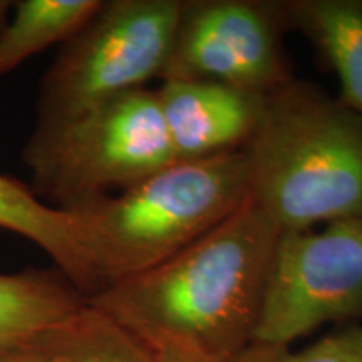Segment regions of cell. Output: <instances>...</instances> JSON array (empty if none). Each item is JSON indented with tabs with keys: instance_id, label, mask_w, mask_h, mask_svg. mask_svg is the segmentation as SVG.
I'll return each mask as SVG.
<instances>
[{
	"instance_id": "2e32d148",
	"label": "cell",
	"mask_w": 362,
	"mask_h": 362,
	"mask_svg": "<svg viewBox=\"0 0 362 362\" xmlns=\"http://www.w3.org/2000/svg\"><path fill=\"white\" fill-rule=\"evenodd\" d=\"M155 362H205L200 357L178 349L155 351Z\"/></svg>"
},
{
	"instance_id": "3957f363",
	"label": "cell",
	"mask_w": 362,
	"mask_h": 362,
	"mask_svg": "<svg viewBox=\"0 0 362 362\" xmlns=\"http://www.w3.org/2000/svg\"><path fill=\"white\" fill-rule=\"evenodd\" d=\"M248 200L247 158L235 151L175 161L123 192L66 210L78 226L98 293L171 259Z\"/></svg>"
},
{
	"instance_id": "ba28073f",
	"label": "cell",
	"mask_w": 362,
	"mask_h": 362,
	"mask_svg": "<svg viewBox=\"0 0 362 362\" xmlns=\"http://www.w3.org/2000/svg\"><path fill=\"white\" fill-rule=\"evenodd\" d=\"M155 90L176 161L243 151L259 128L267 99L214 81L165 79Z\"/></svg>"
},
{
	"instance_id": "6da1fadb",
	"label": "cell",
	"mask_w": 362,
	"mask_h": 362,
	"mask_svg": "<svg viewBox=\"0 0 362 362\" xmlns=\"http://www.w3.org/2000/svg\"><path fill=\"white\" fill-rule=\"evenodd\" d=\"M279 233L248 200L171 259L86 300L153 352L232 362L255 337Z\"/></svg>"
},
{
	"instance_id": "52a82bcc",
	"label": "cell",
	"mask_w": 362,
	"mask_h": 362,
	"mask_svg": "<svg viewBox=\"0 0 362 362\" xmlns=\"http://www.w3.org/2000/svg\"><path fill=\"white\" fill-rule=\"evenodd\" d=\"M282 0H181L161 81H214L270 94L293 76Z\"/></svg>"
},
{
	"instance_id": "7a4b0ae2",
	"label": "cell",
	"mask_w": 362,
	"mask_h": 362,
	"mask_svg": "<svg viewBox=\"0 0 362 362\" xmlns=\"http://www.w3.org/2000/svg\"><path fill=\"white\" fill-rule=\"evenodd\" d=\"M250 200L280 232L362 220V115L292 78L243 148Z\"/></svg>"
},
{
	"instance_id": "277c9868",
	"label": "cell",
	"mask_w": 362,
	"mask_h": 362,
	"mask_svg": "<svg viewBox=\"0 0 362 362\" xmlns=\"http://www.w3.org/2000/svg\"><path fill=\"white\" fill-rule=\"evenodd\" d=\"M22 160L35 197L66 210L123 192L173 165L176 158L156 90L141 88L56 128L34 129Z\"/></svg>"
},
{
	"instance_id": "9c48e42d",
	"label": "cell",
	"mask_w": 362,
	"mask_h": 362,
	"mask_svg": "<svg viewBox=\"0 0 362 362\" xmlns=\"http://www.w3.org/2000/svg\"><path fill=\"white\" fill-rule=\"evenodd\" d=\"M282 11L336 72L339 101L362 115V0H282Z\"/></svg>"
},
{
	"instance_id": "7c38bea8",
	"label": "cell",
	"mask_w": 362,
	"mask_h": 362,
	"mask_svg": "<svg viewBox=\"0 0 362 362\" xmlns=\"http://www.w3.org/2000/svg\"><path fill=\"white\" fill-rule=\"evenodd\" d=\"M103 0H17L0 33V78L54 44H64L94 16Z\"/></svg>"
},
{
	"instance_id": "9a60e30c",
	"label": "cell",
	"mask_w": 362,
	"mask_h": 362,
	"mask_svg": "<svg viewBox=\"0 0 362 362\" xmlns=\"http://www.w3.org/2000/svg\"><path fill=\"white\" fill-rule=\"evenodd\" d=\"M56 327L30 341L0 349V362H59L56 344H54Z\"/></svg>"
},
{
	"instance_id": "e0dca14e",
	"label": "cell",
	"mask_w": 362,
	"mask_h": 362,
	"mask_svg": "<svg viewBox=\"0 0 362 362\" xmlns=\"http://www.w3.org/2000/svg\"><path fill=\"white\" fill-rule=\"evenodd\" d=\"M13 2L12 0H0V33L6 27L7 21H8V12L12 11Z\"/></svg>"
},
{
	"instance_id": "8992f818",
	"label": "cell",
	"mask_w": 362,
	"mask_h": 362,
	"mask_svg": "<svg viewBox=\"0 0 362 362\" xmlns=\"http://www.w3.org/2000/svg\"><path fill=\"white\" fill-rule=\"evenodd\" d=\"M362 322V220L280 232L253 341L291 346L327 324Z\"/></svg>"
},
{
	"instance_id": "5bb4252c",
	"label": "cell",
	"mask_w": 362,
	"mask_h": 362,
	"mask_svg": "<svg viewBox=\"0 0 362 362\" xmlns=\"http://www.w3.org/2000/svg\"><path fill=\"white\" fill-rule=\"evenodd\" d=\"M232 362H362V322L344 325L300 351L253 341Z\"/></svg>"
},
{
	"instance_id": "5b68a950",
	"label": "cell",
	"mask_w": 362,
	"mask_h": 362,
	"mask_svg": "<svg viewBox=\"0 0 362 362\" xmlns=\"http://www.w3.org/2000/svg\"><path fill=\"white\" fill-rule=\"evenodd\" d=\"M181 0H103L45 71L35 131L76 119L129 90L148 88L168 62Z\"/></svg>"
},
{
	"instance_id": "4fadbf2b",
	"label": "cell",
	"mask_w": 362,
	"mask_h": 362,
	"mask_svg": "<svg viewBox=\"0 0 362 362\" xmlns=\"http://www.w3.org/2000/svg\"><path fill=\"white\" fill-rule=\"evenodd\" d=\"M59 362H155V352L88 300L54 329Z\"/></svg>"
},
{
	"instance_id": "8fae6325",
	"label": "cell",
	"mask_w": 362,
	"mask_h": 362,
	"mask_svg": "<svg viewBox=\"0 0 362 362\" xmlns=\"http://www.w3.org/2000/svg\"><path fill=\"white\" fill-rule=\"evenodd\" d=\"M84 302L86 297L56 267L0 274V349L39 337Z\"/></svg>"
},
{
	"instance_id": "30bf717a",
	"label": "cell",
	"mask_w": 362,
	"mask_h": 362,
	"mask_svg": "<svg viewBox=\"0 0 362 362\" xmlns=\"http://www.w3.org/2000/svg\"><path fill=\"white\" fill-rule=\"evenodd\" d=\"M0 228L29 240L47 253L54 267L86 298L96 293V282L81 245L76 221L67 210L45 205L29 185L0 173Z\"/></svg>"
}]
</instances>
